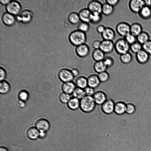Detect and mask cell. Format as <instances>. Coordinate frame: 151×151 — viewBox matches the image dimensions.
<instances>
[{"instance_id":"obj_44","label":"cell","mask_w":151,"mask_h":151,"mask_svg":"<svg viewBox=\"0 0 151 151\" xmlns=\"http://www.w3.org/2000/svg\"><path fill=\"white\" fill-rule=\"evenodd\" d=\"M124 38L130 45L133 44L137 41L136 37L130 33L128 35Z\"/></svg>"},{"instance_id":"obj_29","label":"cell","mask_w":151,"mask_h":151,"mask_svg":"<svg viewBox=\"0 0 151 151\" xmlns=\"http://www.w3.org/2000/svg\"><path fill=\"white\" fill-rule=\"evenodd\" d=\"M93 68L97 74L106 71L107 69L103 61H95L93 65Z\"/></svg>"},{"instance_id":"obj_15","label":"cell","mask_w":151,"mask_h":151,"mask_svg":"<svg viewBox=\"0 0 151 151\" xmlns=\"http://www.w3.org/2000/svg\"><path fill=\"white\" fill-rule=\"evenodd\" d=\"M126 103L123 101H118L115 103L114 113L119 115L126 113Z\"/></svg>"},{"instance_id":"obj_46","label":"cell","mask_w":151,"mask_h":151,"mask_svg":"<svg viewBox=\"0 0 151 151\" xmlns=\"http://www.w3.org/2000/svg\"><path fill=\"white\" fill-rule=\"evenodd\" d=\"M101 41L99 39L94 40L92 42V46L94 49H99Z\"/></svg>"},{"instance_id":"obj_26","label":"cell","mask_w":151,"mask_h":151,"mask_svg":"<svg viewBox=\"0 0 151 151\" xmlns=\"http://www.w3.org/2000/svg\"><path fill=\"white\" fill-rule=\"evenodd\" d=\"M39 131L35 127L28 128L26 131L27 137L31 140H35L39 138Z\"/></svg>"},{"instance_id":"obj_35","label":"cell","mask_w":151,"mask_h":151,"mask_svg":"<svg viewBox=\"0 0 151 151\" xmlns=\"http://www.w3.org/2000/svg\"><path fill=\"white\" fill-rule=\"evenodd\" d=\"M10 89L9 83L4 80L0 81V93L2 94H5L8 93Z\"/></svg>"},{"instance_id":"obj_38","label":"cell","mask_w":151,"mask_h":151,"mask_svg":"<svg viewBox=\"0 0 151 151\" xmlns=\"http://www.w3.org/2000/svg\"><path fill=\"white\" fill-rule=\"evenodd\" d=\"M136 107L135 105L131 102L126 103V113L129 115L134 114L136 111Z\"/></svg>"},{"instance_id":"obj_34","label":"cell","mask_w":151,"mask_h":151,"mask_svg":"<svg viewBox=\"0 0 151 151\" xmlns=\"http://www.w3.org/2000/svg\"><path fill=\"white\" fill-rule=\"evenodd\" d=\"M119 59L124 64H128L132 61V56L129 52L120 55Z\"/></svg>"},{"instance_id":"obj_12","label":"cell","mask_w":151,"mask_h":151,"mask_svg":"<svg viewBox=\"0 0 151 151\" xmlns=\"http://www.w3.org/2000/svg\"><path fill=\"white\" fill-rule=\"evenodd\" d=\"M93 98L96 105H101L107 99L106 93L102 90L95 91Z\"/></svg>"},{"instance_id":"obj_45","label":"cell","mask_w":151,"mask_h":151,"mask_svg":"<svg viewBox=\"0 0 151 151\" xmlns=\"http://www.w3.org/2000/svg\"><path fill=\"white\" fill-rule=\"evenodd\" d=\"M86 96H93L95 92V89L88 86L84 89Z\"/></svg>"},{"instance_id":"obj_30","label":"cell","mask_w":151,"mask_h":151,"mask_svg":"<svg viewBox=\"0 0 151 151\" xmlns=\"http://www.w3.org/2000/svg\"><path fill=\"white\" fill-rule=\"evenodd\" d=\"M114 10V7L105 2L102 5L101 14L106 16H109L112 14Z\"/></svg>"},{"instance_id":"obj_3","label":"cell","mask_w":151,"mask_h":151,"mask_svg":"<svg viewBox=\"0 0 151 151\" xmlns=\"http://www.w3.org/2000/svg\"><path fill=\"white\" fill-rule=\"evenodd\" d=\"M130 47V45L124 38L117 40L114 43V50L120 55L129 52Z\"/></svg>"},{"instance_id":"obj_48","label":"cell","mask_w":151,"mask_h":151,"mask_svg":"<svg viewBox=\"0 0 151 151\" xmlns=\"http://www.w3.org/2000/svg\"><path fill=\"white\" fill-rule=\"evenodd\" d=\"M105 2L107 3L110 5L114 7L117 5L119 2V0H106Z\"/></svg>"},{"instance_id":"obj_21","label":"cell","mask_w":151,"mask_h":151,"mask_svg":"<svg viewBox=\"0 0 151 151\" xmlns=\"http://www.w3.org/2000/svg\"><path fill=\"white\" fill-rule=\"evenodd\" d=\"M74 82L76 87L83 89L88 86L87 77L83 75L76 77Z\"/></svg>"},{"instance_id":"obj_42","label":"cell","mask_w":151,"mask_h":151,"mask_svg":"<svg viewBox=\"0 0 151 151\" xmlns=\"http://www.w3.org/2000/svg\"><path fill=\"white\" fill-rule=\"evenodd\" d=\"M18 96L19 100L25 102L28 99L29 94L26 91L22 90L19 93Z\"/></svg>"},{"instance_id":"obj_8","label":"cell","mask_w":151,"mask_h":151,"mask_svg":"<svg viewBox=\"0 0 151 151\" xmlns=\"http://www.w3.org/2000/svg\"><path fill=\"white\" fill-rule=\"evenodd\" d=\"M33 13L30 10L25 9L17 15L16 19L19 22L27 24L30 22L32 19Z\"/></svg>"},{"instance_id":"obj_28","label":"cell","mask_w":151,"mask_h":151,"mask_svg":"<svg viewBox=\"0 0 151 151\" xmlns=\"http://www.w3.org/2000/svg\"><path fill=\"white\" fill-rule=\"evenodd\" d=\"M67 18L69 22L73 25L78 24L81 21L78 13L75 12H70Z\"/></svg>"},{"instance_id":"obj_24","label":"cell","mask_w":151,"mask_h":151,"mask_svg":"<svg viewBox=\"0 0 151 151\" xmlns=\"http://www.w3.org/2000/svg\"><path fill=\"white\" fill-rule=\"evenodd\" d=\"M68 108L70 110L76 111L80 109V100L72 97L67 104Z\"/></svg>"},{"instance_id":"obj_53","label":"cell","mask_w":151,"mask_h":151,"mask_svg":"<svg viewBox=\"0 0 151 151\" xmlns=\"http://www.w3.org/2000/svg\"><path fill=\"white\" fill-rule=\"evenodd\" d=\"M145 6H151V0H143Z\"/></svg>"},{"instance_id":"obj_41","label":"cell","mask_w":151,"mask_h":151,"mask_svg":"<svg viewBox=\"0 0 151 151\" xmlns=\"http://www.w3.org/2000/svg\"><path fill=\"white\" fill-rule=\"evenodd\" d=\"M103 61L107 68L112 66L114 63L113 58L110 56L105 57Z\"/></svg>"},{"instance_id":"obj_47","label":"cell","mask_w":151,"mask_h":151,"mask_svg":"<svg viewBox=\"0 0 151 151\" xmlns=\"http://www.w3.org/2000/svg\"><path fill=\"white\" fill-rule=\"evenodd\" d=\"M0 81H4L6 77V73L5 70L2 67L0 68Z\"/></svg>"},{"instance_id":"obj_54","label":"cell","mask_w":151,"mask_h":151,"mask_svg":"<svg viewBox=\"0 0 151 151\" xmlns=\"http://www.w3.org/2000/svg\"><path fill=\"white\" fill-rule=\"evenodd\" d=\"M10 1V0H0V3L6 5Z\"/></svg>"},{"instance_id":"obj_22","label":"cell","mask_w":151,"mask_h":151,"mask_svg":"<svg viewBox=\"0 0 151 151\" xmlns=\"http://www.w3.org/2000/svg\"><path fill=\"white\" fill-rule=\"evenodd\" d=\"M78 13L81 21L90 22L91 13L87 8L82 9Z\"/></svg>"},{"instance_id":"obj_52","label":"cell","mask_w":151,"mask_h":151,"mask_svg":"<svg viewBox=\"0 0 151 151\" xmlns=\"http://www.w3.org/2000/svg\"><path fill=\"white\" fill-rule=\"evenodd\" d=\"M17 104L18 106L20 108H23L25 106V102L19 100L17 102Z\"/></svg>"},{"instance_id":"obj_55","label":"cell","mask_w":151,"mask_h":151,"mask_svg":"<svg viewBox=\"0 0 151 151\" xmlns=\"http://www.w3.org/2000/svg\"><path fill=\"white\" fill-rule=\"evenodd\" d=\"M0 151H9V150L6 147L1 146L0 148Z\"/></svg>"},{"instance_id":"obj_18","label":"cell","mask_w":151,"mask_h":151,"mask_svg":"<svg viewBox=\"0 0 151 151\" xmlns=\"http://www.w3.org/2000/svg\"><path fill=\"white\" fill-rule=\"evenodd\" d=\"M101 35L103 40L113 41L115 37L116 34L114 30L112 28L106 27Z\"/></svg>"},{"instance_id":"obj_17","label":"cell","mask_w":151,"mask_h":151,"mask_svg":"<svg viewBox=\"0 0 151 151\" xmlns=\"http://www.w3.org/2000/svg\"><path fill=\"white\" fill-rule=\"evenodd\" d=\"M150 56V55L142 49L136 54L135 58L139 63L144 64L149 61Z\"/></svg>"},{"instance_id":"obj_32","label":"cell","mask_w":151,"mask_h":151,"mask_svg":"<svg viewBox=\"0 0 151 151\" xmlns=\"http://www.w3.org/2000/svg\"><path fill=\"white\" fill-rule=\"evenodd\" d=\"M136 38L137 41L142 45L150 40V36L147 32L143 31Z\"/></svg>"},{"instance_id":"obj_36","label":"cell","mask_w":151,"mask_h":151,"mask_svg":"<svg viewBox=\"0 0 151 151\" xmlns=\"http://www.w3.org/2000/svg\"><path fill=\"white\" fill-rule=\"evenodd\" d=\"M142 50V45L137 41L130 45V50L136 54Z\"/></svg>"},{"instance_id":"obj_27","label":"cell","mask_w":151,"mask_h":151,"mask_svg":"<svg viewBox=\"0 0 151 151\" xmlns=\"http://www.w3.org/2000/svg\"><path fill=\"white\" fill-rule=\"evenodd\" d=\"M93 59L95 61H103L105 57V54L100 49H94L91 53Z\"/></svg>"},{"instance_id":"obj_6","label":"cell","mask_w":151,"mask_h":151,"mask_svg":"<svg viewBox=\"0 0 151 151\" xmlns=\"http://www.w3.org/2000/svg\"><path fill=\"white\" fill-rule=\"evenodd\" d=\"M130 25L125 22H121L116 25V32L120 36L124 38L130 33Z\"/></svg>"},{"instance_id":"obj_2","label":"cell","mask_w":151,"mask_h":151,"mask_svg":"<svg viewBox=\"0 0 151 151\" xmlns=\"http://www.w3.org/2000/svg\"><path fill=\"white\" fill-rule=\"evenodd\" d=\"M96 105L92 96H86L80 100V109L84 113L91 112L95 109Z\"/></svg>"},{"instance_id":"obj_25","label":"cell","mask_w":151,"mask_h":151,"mask_svg":"<svg viewBox=\"0 0 151 151\" xmlns=\"http://www.w3.org/2000/svg\"><path fill=\"white\" fill-rule=\"evenodd\" d=\"M142 25L139 23L135 22L132 24L130 26V33L137 37L143 31Z\"/></svg>"},{"instance_id":"obj_4","label":"cell","mask_w":151,"mask_h":151,"mask_svg":"<svg viewBox=\"0 0 151 151\" xmlns=\"http://www.w3.org/2000/svg\"><path fill=\"white\" fill-rule=\"evenodd\" d=\"M59 78L63 83L73 81L75 77L72 74L71 70L67 68H63L59 71Z\"/></svg>"},{"instance_id":"obj_33","label":"cell","mask_w":151,"mask_h":151,"mask_svg":"<svg viewBox=\"0 0 151 151\" xmlns=\"http://www.w3.org/2000/svg\"><path fill=\"white\" fill-rule=\"evenodd\" d=\"M101 13H91L90 17V22L94 24H97L102 20V17Z\"/></svg>"},{"instance_id":"obj_9","label":"cell","mask_w":151,"mask_h":151,"mask_svg":"<svg viewBox=\"0 0 151 151\" xmlns=\"http://www.w3.org/2000/svg\"><path fill=\"white\" fill-rule=\"evenodd\" d=\"M144 6V1L142 0H131L129 1L128 5L131 11L137 14Z\"/></svg>"},{"instance_id":"obj_10","label":"cell","mask_w":151,"mask_h":151,"mask_svg":"<svg viewBox=\"0 0 151 151\" xmlns=\"http://www.w3.org/2000/svg\"><path fill=\"white\" fill-rule=\"evenodd\" d=\"M75 51L78 57L81 58H85L89 55L90 49L88 45L85 43L76 47Z\"/></svg>"},{"instance_id":"obj_40","label":"cell","mask_w":151,"mask_h":151,"mask_svg":"<svg viewBox=\"0 0 151 151\" xmlns=\"http://www.w3.org/2000/svg\"><path fill=\"white\" fill-rule=\"evenodd\" d=\"M72 96L71 95L64 92L61 93L59 95V98L60 101L64 104H67Z\"/></svg>"},{"instance_id":"obj_1","label":"cell","mask_w":151,"mask_h":151,"mask_svg":"<svg viewBox=\"0 0 151 151\" xmlns=\"http://www.w3.org/2000/svg\"><path fill=\"white\" fill-rule=\"evenodd\" d=\"M68 39L72 45L76 47L86 43L87 36L86 33L77 29L70 32Z\"/></svg>"},{"instance_id":"obj_11","label":"cell","mask_w":151,"mask_h":151,"mask_svg":"<svg viewBox=\"0 0 151 151\" xmlns=\"http://www.w3.org/2000/svg\"><path fill=\"white\" fill-rule=\"evenodd\" d=\"M99 49L105 54L110 53L114 49V43L113 41L103 40Z\"/></svg>"},{"instance_id":"obj_13","label":"cell","mask_w":151,"mask_h":151,"mask_svg":"<svg viewBox=\"0 0 151 151\" xmlns=\"http://www.w3.org/2000/svg\"><path fill=\"white\" fill-rule=\"evenodd\" d=\"M35 127L39 131L47 132L50 128V124L46 119L41 118L36 121L35 123Z\"/></svg>"},{"instance_id":"obj_23","label":"cell","mask_w":151,"mask_h":151,"mask_svg":"<svg viewBox=\"0 0 151 151\" xmlns=\"http://www.w3.org/2000/svg\"><path fill=\"white\" fill-rule=\"evenodd\" d=\"M76 87L74 82L70 81L63 83L61 88L63 92L71 95Z\"/></svg>"},{"instance_id":"obj_16","label":"cell","mask_w":151,"mask_h":151,"mask_svg":"<svg viewBox=\"0 0 151 151\" xmlns=\"http://www.w3.org/2000/svg\"><path fill=\"white\" fill-rule=\"evenodd\" d=\"M88 86L94 89L100 85V82L97 74H91L87 77Z\"/></svg>"},{"instance_id":"obj_51","label":"cell","mask_w":151,"mask_h":151,"mask_svg":"<svg viewBox=\"0 0 151 151\" xmlns=\"http://www.w3.org/2000/svg\"><path fill=\"white\" fill-rule=\"evenodd\" d=\"M46 132L39 131V138L43 139L46 137Z\"/></svg>"},{"instance_id":"obj_5","label":"cell","mask_w":151,"mask_h":151,"mask_svg":"<svg viewBox=\"0 0 151 151\" xmlns=\"http://www.w3.org/2000/svg\"><path fill=\"white\" fill-rule=\"evenodd\" d=\"M7 12L13 15H18L21 12V6L20 3L15 0L10 1L6 5Z\"/></svg>"},{"instance_id":"obj_20","label":"cell","mask_w":151,"mask_h":151,"mask_svg":"<svg viewBox=\"0 0 151 151\" xmlns=\"http://www.w3.org/2000/svg\"><path fill=\"white\" fill-rule=\"evenodd\" d=\"M1 19L4 24L8 26H12L15 23L16 19L14 15L7 12L3 14Z\"/></svg>"},{"instance_id":"obj_31","label":"cell","mask_w":151,"mask_h":151,"mask_svg":"<svg viewBox=\"0 0 151 151\" xmlns=\"http://www.w3.org/2000/svg\"><path fill=\"white\" fill-rule=\"evenodd\" d=\"M71 95L72 97L80 100L86 95L84 89L76 87Z\"/></svg>"},{"instance_id":"obj_14","label":"cell","mask_w":151,"mask_h":151,"mask_svg":"<svg viewBox=\"0 0 151 151\" xmlns=\"http://www.w3.org/2000/svg\"><path fill=\"white\" fill-rule=\"evenodd\" d=\"M103 4L98 1L93 0L89 2L87 8L91 13L98 12L101 13Z\"/></svg>"},{"instance_id":"obj_49","label":"cell","mask_w":151,"mask_h":151,"mask_svg":"<svg viewBox=\"0 0 151 151\" xmlns=\"http://www.w3.org/2000/svg\"><path fill=\"white\" fill-rule=\"evenodd\" d=\"M106 27L103 25H98L96 28V30L98 33L101 34L104 31Z\"/></svg>"},{"instance_id":"obj_37","label":"cell","mask_w":151,"mask_h":151,"mask_svg":"<svg viewBox=\"0 0 151 151\" xmlns=\"http://www.w3.org/2000/svg\"><path fill=\"white\" fill-rule=\"evenodd\" d=\"M90 28L89 23L81 22L78 24L77 29L86 33L88 32Z\"/></svg>"},{"instance_id":"obj_19","label":"cell","mask_w":151,"mask_h":151,"mask_svg":"<svg viewBox=\"0 0 151 151\" xmlns=\"http://www.w3.org/2000/svg\"><path fill=\"white\" fill-rule=\"evenodd\" d=\"M139 17L144 20H147L151 18V6L145 5L138 13Z\"/></svg>"},{"instance_id":"obj_39","label":"cell","mask_w":151,"mask_h":151,"mask_svg":"<svg viewBox=\"0 0 151 151\" xmlns=\"http://www.w3.org/2000/svg\"><path fill=\"white\" fill-rule=\"evenodd\" d=\"M97 75L101 83L106 82L110 78L109 74L106 71L97 74Z\"/></svg>"},{"instance_id":"obj_43","label":"cell","mask_w":151,"mask_h":151,"mask_svg":"<svg viewBox=\"0 0 151 151\" xmlns=\"http://www.w3.org/2000/svg\"><path fill=\"white\" fill-rule=\"evenodd\" d=\"M142 49L149 55H151V40L142 45Z\"/></svg>"},{"instance_id":"obj_50","label":"cell","mask_w":151,"mask_h":151,"mask_svg":"<svg viewBox=\"0 0 151 151\" xmlns=\"http://www.w3.org/2000/svg\"><path fill=\"white\" fill-rule=\"evenodd\" d=\"M72 74L75 78H76L79 74V70L77 68H73L71 70Z\"/></svg>"},{"instance_id":"obj_7","label":"cell","mask_w":151,"mask_h":151,"mask_svg":"<svg viewBox=\"0 0 151 151\" xmlns=\"http://www.w3.org/2000/svg\"><path fill=\"white\" fill-rule=\"evenodd\" d=\"M115 102L111 98H107L106 101L101 105V109L104 114L109 115L114 112Z\"/></svg>"}]
</instances>
